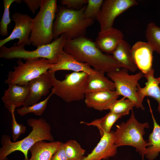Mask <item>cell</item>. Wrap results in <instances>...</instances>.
Masks as SVG:
<instances>
[{
	"instance_id": "6da1fadb",
	"label": "cell",
	"mask_w": 160,
	"mask_h": 160,
	"mask_svg": "<svg viewBox=\"0 0 160 160\" xmlns=\"http://www.w3.org/2000/svg\"><path fill=\"white\" fill-rule=\"evenodd\" d=\"M63 50L77 60L87 64L98 71L107 73L122 68L112 55L103 53L95 42L85 36L67 39Z\"/></svg>"
},
{
	"instance_id": "7a4b0ae2",
	"label": "cell",
	"mask_w": 160,
	"mask_h": 160,
	"mask_svg": "<svg viewBox=\"0 0 160 160\" xmlns=\"http://www.w3.org/2000/svg\"><path fill=\"white\" fill-rule=\"evenodd\" d=\"M27 124L31 127L32 130L27 136L20 141L12 142L9 136L5 135L2 136L0 160H7V156L16 151L21 152L24 155L25 160H28L29 150L37 142L44 140L54 141L51 126L43 118L29 119L27 121Z\"/></svg>"
},
{
	"instance_id": "3957f363",
	"label": "cell",
	"mask_w": 160,
	"mask_h": 160,
	"mask_svg": "<svg viewBox=\"0 0 160 160\" xmlns=\"http://www.w3.org/2000/svg\"><path fill=\"white\" fill-rule=\"evenodd\" d=\"M86 7L85 5L79 10L64 6L57 7L53 26V39L63 34L68 39L85 36L87 28L94 23V20L84 18L83 13Z\"/></svg>"
},
{
	"instance_id": "277c9868",
	"label": "cell",
	"mask_w": 160,
	"mask_h": 160,
	"mask_svg": "<svg viewBox=\"0 0 160 160\" xmlns=\"http://www.w3.org/2000/svg\"><path fill=\"white\" fill-rule=\"evenodd\" d=\"M67 39L63 34L50 44L40 46L32 51L26 50L24 44L17 45L15 43L10 47L4 45L0 47V57L9 60L15 58L25 60L43 58L55 64L64 52V47Z\"/></svg>"
},
{
	"instance_id": "5b68a950",
	"label": "cell",
	"mask_w": 160,
	"mask_h": 160,
	"mask_svg": "<svg viewBox=\"0 0 160 160\" xmlns=\"http://www.w3.org/2000/svg\"><path fill=\"white\" fill-rule=\"evenodd\" d=\"M57 9L56 0H42L39 11L33 18L30 37L31 44L37 47L52 41L54 20Z\"/></svg>"
},
{
	"instance_id": "8992f818",
	"label": "cell",
	"mask_w": 160,
	"mask_h": 160,
	"mask_svg": "<svg viewBox=\"0 0 160 160\" xmlns=\"http://www.w3.org/2000/svg\"><path fill=\"white\" fill-rule=\"evenodd\" d=\"M114 132L115 144L117 147L129 145L135 148L143 160L148 146V140H145L143 136L145 129L149 128L148 122H139L136 119L132 109L130 117L126 122L116 125Z\"/></svg>"
},
{
	"instance_id": "52a82bcc",
	"label": "cell",
	"mask_w": 160,
	"mask_h": 160,
	"mask_svg": "<svg viewBox=\"0 0 160 160\" xmlns=\"http://www.w3.org/2000/svg\"><path fill=\"white\" fill-rule=\"evenodd\" d=\"M49 72L54 94L68 103L79 101L85 97L84 88L89 74L73 72L65 74V79L60 81L55 77V73Z\"/></svg>"
},
{
	"instance_id": "ba28073f",
	"label": "cell",
	"mask_w": 160,
	"mask_h": 160,
	"mask_svg": "<svg viewBox=\"0 0 160 160\" xmlns=\"http://www.w3.org/2000/svg\"><path fill=\"white\" fill-rule=\"evenodd\" d=\"M17 66L13 67L14 71L8 72L5 84L25 85L48 71L53 64L49 60L37 58L25 60V63L19 59Z\"/></svg>"
},
{
	"instance_id": "9c48e42d",
	"label": "cell",
	"mask_w": 160,
	"mask_h": 160,
	"mask_svg": "<svg viewBox=\"0 0 160 160\" xmlns=\"http://www.w3.org/2000/svg\"><path fill=\"white\" fill-rule=\"evenodd\" d=\"M126 68H121L107 72L108 76L113 82L115 91L121 95L132 101L135 107L144 110L145 108L138 97L139 81L144 76L141 71L134 75H130Z\"/></svg>"
},
{
	"instance_id": "30bf717a",
	"label": "cell",
	"mask_w": 160,
	"mask_h": 160,
	"mask_svg": "<svg viewBox=\"0 0 160 160\" xmlns=\"http://www.w3.org/2000/svg\"><path fill=\"white\" fill-rule=\"evenodd\" d=\"M138 4L135 0H104L97 18L100 31L113 27L115 20L118 16Z\"/></svg>"
},
{
	"instance_id": "8fae6325",
	"label": "cell",
	"mask_w": 160,
	"mask_h": 160,
	"mask_svg": "<svg viewBox=\"0 0 160 160\" xmlns=\"http://www.w3.org/2000/svg\"><path fill=\"white\" fill-rule=\"evenodd\" d=\"M12 19L15 23L14 28L8 36L0 40V47L15 39H18L17 45L31 44L29 38L32 30L33 18L28 14L16 12L12 14Z\"/></svg>"
},
{
	"instance_id": "7c38bea8",
	"label": "cell",
	"mask_w": 160,
	"mask_h": 160,
	"mask_svg": "<svg viewBox=\"0 0 160 160\" xmlns=\"http://www.w3.org/2000/svg\"><path fill=\"white\" fill-rule=\"evenodd\" d=\"M114 132L105 133L96 147L82 160H101L114 156L117 153Z\"/></svg>"
},
{
	"instance_id": "4fadbf2b",
	"label": "cell",
	"mask_w": 160,
	"mask_h": 160,
	"mask_svg": "<svg viewBox=\"0 0 160 160\" xmlns=\"http://www.w3.org/2000/svg\"><path fill=\"white\" fill-rule=\"evenodd\" d=\"M28 84L29 95L23 106L31 105L38 103L43 96L49 93L52 87L49 70L30 81Z\"/></svg>"
},
{
	"instance_id": "5bb4252c",
	"label": "cell",
	"mask_w": 160,
	"mask_h": 160,
	"mask_svg": "<svg viewBox=\"0 0 160 160\" xmlns=\"http://www.w3.org/2000/svg\"><path fill=\"white\" fill-rule=\"evenodd\" d=\"M154 50L147 42L138 41L132 47V52L134 62L144 74L152 68L153 53Z\"/></svg>"
},
{
	"instance_id": "9a60e30c",
	"label": "cell",
	"mask_w": 160,
	"mask_h": 160,
	"mask_svg": "<svg viewBox=\"0 0 160 160\" xmlns=\"http://www.w3.org/2000/svg\"><path fill=\"white\" fill-rule=\"evenodd\" d=\"M119 96L115 90L98 91L86 94L84 102L87 107L101 111L109 110Z\"/></svg>"
},
{
	"instance_id": "2e32d148",
	"label": "cell",
	"mask_w": 160,
	"mask_h": 160,
	"mask_svg": "<svg viewBox=\"0 0 160 160\" xmlns=\"http://www.w3.org/2000/svg\"><path fill=\"white\" fill-rule=\"evenodd\" d=\"M8 88L4 91L1 97L4 107L10 112L13 108L24 105L29 93L28 84L20 85L10 84Z\"/></svg>"
},
{
	"instance_id": "e0dca14e",
	"label": "cell",
	"mask_w": 160,
	"mask_h": 160,
	"mask_svg": "<svg viewBox=\"0 0 160 160\" xmlns=\"http://www.w3.org/2000/svg\"><path fill=\"white\" fill-rule=\"evenodd\" d=\"M124 35L120 30L113 27L99 32L95 43L103 52L112 54L119 44L123 40Z\"/></svg>"
},
{
	"instance_id": "ac0fdd59",
	"label": "cell",
	"mask_w": 160,
	"mask_h": 160,
	"mask_svg": "<svg viewBox=\"0 0 160 160\" xmlns=\"http://www.w3.org/2000/svg\"><path fill=\"white\" fill-rule=\"evenodd\" d=\"M59 70L84 72L89 74L94 72L95 71L87 64L77 60L71 55L65 52L58 61L56 63L53 64L49 70L52 73H55Z\"/></svg>"
},
{
	"instance_id": "d6986e66",
	"label": "cell",
	"mask_w": 160,
	"mask_h": 160,
	"mask_svg": "<svg viewBox=\"0 0 160 160\" xmlns=\"http://www.w3.org/2000/svg\"><path fill=\"white\" fill-rule=\"evenodd\" d=\"M154 69L153 68L147 73L144 74L147 80L145 86L138 87L137 95L140 100L143 102L145 97L150 96L154 98L158 104V111L160 113V76L156 78L154 76Z\"/></svg>"
},
{
	"instance_id": "ffe728a7",
	"label": "cell",
	"mask_w": 160,
	"mask_h": 160,
	"mask_svg": "<svg viewBox=\"0 0 160 160\" xmlns=\"http://www.w3.org/2000/svg\"><path fill=\"white\" fill-rule=\"evenodd\" d=\"M62 143L58 141L49 143L44 140L38 141L29 150L31 156L28 160H51Z\"/></svg>"
},
{
	"instance_id": "44dd1931",
	"label": "cell",
	"mask_w": 160,
	"mask_h": 160,
	"mask_svg": "<svg viewBox=\"0 0 160 160\" xmlns=\"http://www.w3.org/2000/svg\"><path fill=\"white\" fill-rule=\"evenodd\" d=\"M105 73L95 70L89 74L84 88L85 94L102 90H114V83L105 76Z\"/></svg>"
},
{
	"instance_id": "7402d4cb",
	"label": "cell",
	"mask_w": 160,
	"mask_h": 160,
	"mask_svg": "<svg viewBox=\"0 0 160 160\" xmlns=\"http://www.w3.org/2000/svg\"><path fill=\"white\" fill-rule=\"evenodd\" d=\"M112 54L122 68L131 72L136 71L137 68L133 58L132 47L126 41L123 40Z\"/></svg>"
},
{
	"instance_id": "603a6c76",
	"label": "cell",
	"mask_w": 160,
	"mask_h": 160,
	"mask_svg": "<svg viewBox=\"0 0 160 160\" xmlns=\"http://www.w3.org/2000/svg\"><path fill=\"white\" fill-rule=\"evenodd\" d=\"M147 101L153 121V127L152 132L149 136L145 156L149 160H153L160 152V126L154 118L149 99H148Z\"/></svg>"
},
{
	"instance_id": "cb8c5ba5",
	"label": "cell",
	"mask_w": 160,
	"mask_h": 160,
	"mask_svg": "<svg viewBox=\"0 0 160 160\" xmlns=\"http://www.w3.org/2000/svg\"><path fill=\"white\" fill-rule=\"evenodd\" d=\"M122 116L110 111L103 117L96 119L90 123L81 121L80 123L87 126H92L97 127L101 137L105 133H109L111 129L116 121Z\"/></svg>"
},
{
	"instance_id": "d4e9b609",
	"label": "cell",
	"mask_w": 160,
	"mask_h": 160,
	"mask_svg": "<svg viewBox=\"0 0 160 160\" xmlns=\"http://www.w3.org/2000/svg\"><path fill=\"white\" fill-rule=\"evenodd\" d=\"M147 42L154 51L160 54V27L151 22L147 26L145 33Z\"/></svg>"
},
{
	"instance_id": "484cf974",
	"label": "cell",
	"mask_w": 160,
	"mask_h": 160,
	"mask_svg": "<svg viewBox=\"0 0 160 160\" xmlns=\"http://www.w3.org/2000/svg\"><path fill=\"white\" fill-rule=\"evenodd\" d=\"M66 156L69 160H82L86 151L75 140H71L64 143Z\"/></svg>"
},
{
	"instance_id": "4316f807",
	"label": "cell",
	"mask_w": 160,
	"mask_h": 160,
	"mask_svg": "<svg viewBox=\"0 0 160 160\" xmlns=\"http://www.w3.org/2000/svg\"><path fill=\"white\" fill-rule=\"evenodd\" d=\"M53 94L54 92L52 89L50 94L44 100L31 105L24 106L18 108L17 110V113L22 116L29 113H33L38 116L41 115L46 108L48 101Z\"/></svg>"
},
{
	"instance_id": "83f0119b",
	"label": "cell",
	"mask_w": 160,
	"mask_h": 160,
	"mask_svg": "<svg viewBox=\"0 0 160 160\" xmlns=\"http://www.w3.org/2000/svg\"><path fill=\"white\" fill-rule=\"evenodd\" d=\"M135 106L134 103L130 100L123 97L117 100L110 107V111L123 116L129 114V111Z\"/></svg>"
},
{
	"instance_id": "f1b7e54d",
	"label": "cell",
	"mask_w": 160,
	"mask_h": 160,
	"mask_svg": "<svg viewBox=\"0 0 160 160\" xmlns=\"http://www.w3.org/2000/svg\"><path fill=\"white\" fill-rule=\"evenodd\" d=\"M22 0H4V11L3 16L0 23V34L2 36H8V25L11 23L10 17L9 8L14 2L21 3Z\"/></svg>"
},
{
	"instance_id": "f546056e",
	"label": "cell",
	"mask_w": 160,
	"mask_h": 160,
	"mask_svg": "<svg viewBox=\"0 0 160 160\" xmlns=\"http://www.w3.org/2000/svg\"><path fill=\"white\" fill-rule=\"evenodd\" d=\"M103 1L88 0L87 5L83 13L84 18L88 20H97Z\"/></svg>"
},
{
	"instance_id": "4dcf8cb0",
	"label": "cell",
	"mask_w": 160,
	"mask_h": 160,
	"mask_svg": "<svg viewBox=\"0 0 160 160\" xmlns=\"http://www.w3.org/2000/svg\"><path fill=\"white\" fill-rule=\"evenodd\" d=\"M15 109H12L10 111L12 123V138L14 142L16 141L21 134L25 133L26 127L22 124H20L17 121L15 115Z\"/></svg>"
},
{
	"instance_id": "1f68e13d",
	"label": "cell",
	"mask_w": 160,
	"mask_h": 160,
	"mask_svg": "<svg viewBox=\"0 0 160 160\" xmlns=\"http://www.w3.org/2000/svg\"><path fill=\"white\" fill-rule=\"evenodd\" d=\"M59 2L68 8L79 10L87 4L88 0H60Z\"/></svg>"
},
{
	"instance_id": "d6a6232c",
	"label": "cell",
	"mask_w": 160,
	"mask_h": 160,
	"mask_svg": "<svg viewBox=\"0 0 160 160\" xmlns=\"http://www.w3.org/2000/svg\"><path fill=\"white\" fill-rule=\"evenodd\" d=\"M30 11L34 14L36 10L40 8L42 3V0H23Z\"/></svg>"
},
{
	"instance_id": "836d02e7",
	"label": "cell",
	"mask_w": 160,
	"mask_h": 160,
	"mask_svg": "<svg viewBox=\"0 0 160 160\" xmlns=\"http://www.w3.org/2000/svg\"><path fill=\"white\" fill-rule=\"evenodd\" d=\"M51 160H69L66 154L63 143L60 148L54 155Z\"/></svg>"
},
{
	"instance_id": "e575fe53",
	"label": "cell",
	"mask_w": 160,
	"mask_h": 160,
	"mask_svg": "<svg viewBox=\"0 0 160 160\" xmlns=\"http://www.w3.org/2000/svg\"><path fill=\"white\" fill-rule=\"evenodd\" d=\"M125 160H127V159H125Z\"/></svg>"
}]
</instances>
